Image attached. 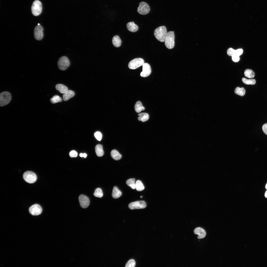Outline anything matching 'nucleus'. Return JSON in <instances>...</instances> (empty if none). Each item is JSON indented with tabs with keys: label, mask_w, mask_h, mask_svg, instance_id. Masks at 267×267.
<instances>
[{
	"label": "nucleus",
	"mask_w": 267,
	"mask_h": 267,
	"mask_svg": "<svg viewBox=\"0 0 267 267\" xmlns=\"http://www.w3.org/2000/svg\"><path fill=\"white\" fill-rule=\"evenodd\" d=\"M50 100L52 103L54 104L58 102H61L62 101V99L59 96L55 95L53 96L51 99Z\"/></svg>",
	"instance_id": "obj_30"
},
{
	"label": "nucleus",
	"mask_w": 267,
	"mask_h": 267,
	"mask_svg": "<svg viewBox=\"0 0 267 267\" xmlns=\"http://www.w3.org/2000/svg\"><path fill=\"white\" fill-rule=\"evenodd\" d=\"M56 90L59 91L61 93L64 94L68 90L67 87L62 84H59L56 86Z\"/></svg>",
	"instance_id": "obj_20"
},
{
	"label": "nucleus",
	"mask_w": 267,
	"mask_h": 267,
	"mask_svg": "<svg viewBox=\"0 0 267 267\" xmlns=\"http://www.w3.org/2000/svg\"><path fill=\"white\" fill-rule=\"evenodd\" d=\"M242 80L243 82L246 85H254L256 83L255 80L254 79H247L245 78H243Z\"/></svg>",
	"instance_id": "obj_28"
},
{
	"label": "nucleus",
	"mask_w": 267,
	"mask_h": 267,
	"mask_svg": "<svg viewBox=\"0 0 267 267\" xmlns=\"http://www.w3.org/2000/svg\"><path fill=\"white\" fill-rule=\"evenodd\" d=\"M266 189H267V184H266Z\"/></svg>",
	"instance_id": "obj_41"
},
{
	"label": "nucleus",
	"mask_w": 267,
	"mask_h": 267,
	"mask_svg": "<svg viewBox=\"0 0 267 267\" xmlns=\"http://www.w3.org/2000/svg\"><path fill=\"white\" fill-rule=\"evenodd\" d=\"M111 154L112 158L115 160H120L122 157L121 155L115 150H112L111 152Z\"/></svg>",
	"instance_id": "obj_22"
},
{
	"label": "nucleus",
	"mask_w": 267,
	"mask_h": 267,
	"mask_svg": "<svg viewBox=\"0 0 267 267\" xmlns=\"http://www.w3.org/2000/svg\"><path fill=\"white\" fill-rule=\"evenodd\" d=\"M30 213L33 216H37L41 214L42 211L41 207L39 204H36L31 206L29 208Z\"/></svg>",
	"instance_id": "obj_10"
},
{
	"label": "nucleus",
	"mask_w": 267,
	"mask_h": 267,
	"mask_svg": "<svg viewBox=\"0 0 267 267\" xmlns=\"http://www.w3.org/2000/svg\"><path fill=\"white\" fill-rule=\"evenodd\" d=\"M93 195L96 197L101 198L103 197V193L102 189L98 188L95 190Z\"/></svg>",
	"instance_id": "obj_29"
},
{
	"label": "nucleus",
	"mask_w": 267,
	"mask_h": 267,
	"mask_svg": "<svg viewBox=\"0 0 267 267\" xmlns=\"http://www.w3.org/2000/svg\"><path fill=\"white\" fill-rule=\"evenodd\" d=\"M40 25V24L39 23H38V25Z\"/></svg>",
	"instance_id": "obj_43"
},
{
	"label": "nucleus",
	"mask_w": 267,
	"mask_h": 267,
	"mask_svg": "<svg viewBox=\"0 0 267 267\" xmlns=\"http://www.w3.org/2000/svg\"><path fill=\"white\" fill-rule=\"evenodd\" d=\"M234 92L237 94L241 96H243L245 94V91L244 88H240L238 87H236L235 89Z\"/></svg>",
	"instance_id": "obj_25"
},
{
	"label": "nucleus",
	"mask_w": 267,
	"mask_h": 267,
	"mask_svg": "<svg viewBox=\"0 0 267 267\" xmlns=\"http://www.w3.org/2000/svg\"><path fill=\"white\" fill-rule=\"evenodd\" d=\"M166 27L164 26H160L156 29L154 33L156 38L161 42H164L167 33Z\"/></svg>",
	"instance_id": "obj_1"
},
{
	"label": "nucleus",
	"mask_w": 267,
	"mask_h": 267,
	"mask_svg": "<svg viewBox=\"0 0 267 267\" xmlns=\"http://www.w3.org/2000/svg\"><path fill=\"white\" fill-rule=\"evenodd\" d=\"M227 53L229 56H232L236 54V50L231 48H229L227 50Z\"/></svg>",
	"instance_id": "obj_32"
},
{
	"label": "nucleus",
	"mask_w": 267,
	"mask_h": 267,
	"mask_svg": "<svg viewBox=\"0 0 267 267\" xmlns=\"http://www.w3.org/2000/svg\"><path fill=\"white\" fill-rule=\"evenodd\" d=\"M146 204L144 201H138L132 202L128 205L129 208L131 210L142 209L145 208Z\"/></svg>",
	"instance_id": "obj_8"
},
{
	"label": "nucleus",
	"mask_w": 267,
	"mask_h": 267,
	"mask_svg": "<svg viewBox=\"0 0 267 267\" xmlns=\"http://www.w3.org/2000/svg\"><path fill=\"white\" fill-rule=\"evenodd\" d=\"M70 62L68 58L66 56H63L59 59L58 65L59 68L62 70H66L70 65Z\"/></svg>",
	"instance_id": "obj_5"
},
{
	"label": "nucleus",
	"mask_w": 267,
	"mask_h": 267,
	"mask_svg": "<svg viewBox=\"0 0 267 267\" xmlns=\"http://www.w3.org/2000/svg\"><path fill=\"white\" fill-rule=\"evenodd\" d=\"M94 135L95 137L98 140L100 141L101 140L102 134L100 132H97L95 133Z\"/></svg>",
	"instance_id": "obj_33"
},
{
	"label": "nucleus",
	"mask_w": 267,
	"mask_h": 267,
	"mask_svg": "<svg viewBox=\"0 0 267 267\" xmlns=\"http://www.w3.org/2000/svg\"><path fill=\"white\" fill-rule=\"evenodd\" d=\"M95 151L96 155L98 156L101 157L104 155V152L103 146L101 144H98L96 146Z\"/></svg>",
	"instance_id": "obj_18"
},
{
	"label": "nucleus",
	"mask_w": 267,
	"mask_h": 267,
	"mask_svg": "<svg viewBox=\"0 0 267 267\" xmlns=\"http://www.w3.org/2000/svg\"><path fill=\"white\" fill-rule=\"evenodd\" d=\"M122 194L121 192L117 187L114 186L113 187L112 194V197L113 198L117 199L120 197Z\"/></svg>",
	"instance_id": "obj_17"
},
{
	"label": "nucleus",
	"mask_w": 267,
	"mask_h": 267,
	"mask_svg": "<svg viewBox=\"0 0 267 267\" xmlns=\"http://www.w3.org/2000/svg\"><path fill=\"white\" fill-rule=\"evenodd\" d=\"M232 57V60L234 62H238L240 60L239 56H238L235 55L233 56Z\"/></svg>",
	"instance_id": "obj_35"
},
{
	"label": "nucleus",
	"mask_w": 267,
	"mask_h": 267,
	"mask_svg": "<svg viewBox=\"0 0 267 267\" xmlns=\"http://www.w3.org/2000/svg\"><path fill=\"white\" fill-rule=\"evenodd\" d=\"M265 197L266 198H267V190L266 191L265 194Z\"/></svg>",
	"instance_id": "obj_39"
},
{
	"label": "nucleus",
	"mask_w": 267,
	"mask_h": 267,
	"mask_svg": "<svg viewBox=\"0 0 267 267\" xmlns=\"http://www.w3.org/2000/svg\"><path fill=\"white\" fill-rule=\"evenodd\" d=\"M43 28L40 25L37 26L34 30V35L35 38L37 40H40L43 38L44 34Z\"/></svg>",
	"instance_id": "obj_11"
},
{
	"label": "nucleus",
	"mask_w": 267,
	"mask_h": 267,
	"mask_svg": "<svg viewBox=\"0 0 267 267\" xmlns=\"http://www.w3.org/2000/svg\"><path fill=\"white\" fill-rule=\"evenodd\" d=\"M69 155L71 157H76L77 156V153L75 151L72 150L70 152Z\"/></svg>",
	"instance_id": "obj_34"
},
{
	"label": "nucleus",
	"mask_w": 267,
	"mask_h": 267,
	"mask_svg": "<svg viewBox=\"0 0 267 267\" xmlns=\"http://www.w3.org/2000/svg\"><path fill=\"white\" fill-rule=\"evenodd\" d=\"M262 129L264 133L267 135V123L263 125Z\"/></svg>",
	"instance_id": "obj_36"
},
{
	"label": "nucleus",
	"mask_w": 267,
	"mask_h": 267,
	"mask_svg": "<svg viewBox=\"0 0 267 267\" xmlns=\"http://www.w3.org/2000/svg\"><path fill=\"white\" fill-rule=\"evenodd\" d=\"M112 42L113 45L116 47H120L121 44V40L117 35L113 37Z\"/></svg>",
	"instance_id": "obj_19"
},
{
	"label": "nucleus",
	"mask_w": 267,
	"mask_h": 267,
	"mask_svg": "<svg viewBox=\"0 0 267 267\" xmlns=\"http://www.w3.org/2000/svg\"><path fill=\"white\" fill-rule=\"evenodd\" d=\"M143 197V196H140V198H142Z\"/></svg>",
	"instance_id": "obj_42"
},
{
	"label": "nucleus",
	"mask_w": 267,
	"mask_h": 267,
	"mask_svg": "<svg viewBox=\"0 0 267 267\" xmlns=\"http://www.w3.org/2000/svg\"><path fill=\"white\" fill-rule=\"evenodd\" d=\"M80 156L81 157H83V154L81 153L80 154Z\"/></svg>",
	"instance_id": "obj_40"
},
{
	"label": "nucleus",
	"mask_w": 267,
	"mask_h": 267,
	"mask_svg": "<svg viewBox=\"0 0 267 267\" xmlns=\"http://www.w3.org/2000/svg\"><path fill=\"white\" fill-rule=\"evenodd\" d=\"M87 156V155L86 153L83 154V157L86 158Z\"/></svg>",
	"instance_id": "obj_38"
},
{
	"label": "nucleus",
	"mask_w": 267,
	"mask_h": 267,
	"mask_svg": "<svg viewBox=\"0 0 267 267\" xmlns=\"http://www.w3.org/2000/svg\"><path fill=\"white\" fill-rule=\"evenodd\" d=\"M134 178H131L128 179L126 181L127 184L133 189H135L136 182Z\"/></svg>",
	"instance_id": "obj_24"
},
{
	"label": "nucleus",
	"mask_w": 267,
	"mask_h": 267,
	"mask_svg": "<svg viewBox=\"0 0 267 267\" xmlns=\"http://www.w3.org/2000/svg\"><path fill=\"white\" fill-rule=\"evenodd\" d=\"M244 74L246 77L250 78L254 77L255 75L254 72L252 70L249 69L245 70Z\"/></svg>",
	"instance_id": "obj_27"
},
{
	"label": "nucleus",
	"mask_w": 267,
	"mask_h": 267,
	"mask_svg": "<svg viewBox=\"0 0 267 267\" xmlns=\"http://www.w3.org/2000/svg\"><path fill=\"white\" fill-rule=\"evenodd\" d=\"M175 35L173 31H170L167 33L164 41L165 45L167 48L172 49L174 47L175 45Z\"/></svg>",
	"instance_id": "obj_2"
},
{
	"label": "nucleus",
	"mask_w": 267,
	"mask_h": 267,
	"mask_svg": "<svg viewBox=\"0 0 267 267\" xmlns=\"http://www.w3.org/2000/svg\"><path fill=\"white\" fill-rule=\"evenodd\" d=\"M138 115L139 116L138 118V120L143 122L147 121L149 118V114L146 113H140L138 114Z\"/></svg>",
	"instance_id": "obj_21"
},
{
	"label": "nucleus",
	"mask_w": 267,
	"mask_h": 267,
	"mask_svg": "<svg viewBox=\"0 0 267 267\" xmlns=\"http://www.w3.org/2000/svg\"><path fill=\"white\" fill-rule=\"evenodd\" d=\"M79 200L80 205L82 208H87L90 204V200L89 198L84 195H81L79 197Z\"/></svg>",
	"instance_id": "obj_12"
},
{
	"label": "nucleus",
	"mask_w": 267,
	"mask_h": 267,
	"mask_svg": "<svg viewBox=\"0 0 267 267\" xmlns=\"http://www.w3.org/2000/svg\"><path fill=\"white\" fill-rule=\"evenodd\" d=\"M142 71L140 73V76L142 77H146L149 76L151 72V68L148 63H144L142 65Z\"/></svg>",
	"instance_id": "obj_13"
},
{
	"label": "nucleus",
	"mask_w": 267,
	"mask_h": 267,
	"mask_svg": "<svg viewBox=\"0 0 267 267\" xmlns=\"http://www.w3.org/2000/svg\"><path fill=\"white\" fill-rule=\"evenodd\" d=\"M75 95L74 92L71 90H68L63 94V98L65 101H67L70 98L73 97Z\"/></svg>",
	"instance_id": "obj_16"
},
{
	"label": "nucleus",
	"mask_w": 267,
	"mask_h": 267,
	"mask_svg": "<svg viewBox=\"0 0 267 267\" xmlns=\"http://www.w3.org/2000/svg\"><path fill=\"white\" fill-rule=\"evenodd\" d=\"M150 10V7L147 3L144 2L140 3L137 10L139 13L142 15H146L149 12Z\"/></svg>",
	"instance_id": "obj_9"
},
{
	"label": "nucleus",
	"mask_w": 267,
	"mask_h": 267,
	"mask_svg": "<svg viewBox=\"0 0 267 267\" xmlns=\"http://www.w3.org/2000/svg\"><path fill=\"white\" fill-rule=\"evenodd\" d=\"M42 10V6L41 2L38 0L34 1L31 7L32 14L35 16H38L41 14Z\"/></svg>",
	"instance_id": "obj_3"
},
{
	"label": "nucleus",
	"mask_w": 267,
	"mask_h": 267,
	"mask_svg": "<svg viewBox=\"0 0 267 267\" xmlns=\"http://www.w3.org/2000/svg\"><path fill=\"white\" fill-rule=\"evenodd\" d=\"M11 99L10 94L8 92H4L1 93L0 95V106H4L10 102Z\"/></svg>",
	"instance_id": "obj_6"
},
{
	"label": "nucleus",
	"mask_w": 267,
	"mask_h": 267,
	"mask_svg": "<svg viewBox=\"0 0 267 267\" xmlns=\"http://www.w3.org/2000/svg\"><path fill=\"white\" fill-rule=\"evenodd\" d=\"M127 27L128 30L132 32H136L138 29V26L135 24L134 22H130L128 23L127 25Z\"/></svg>",
	"instance_id": "obj_15"
},
{
	"label": "nucleus",
	"mask_w": 267,
	"mask_h": 267,
	"mask_svg": "<svg viewBox=\"0 0 267 267\" xmlns=\"http://www.w3.org/2000/svg\"><path fill=\"white\" fill-rule=\"evenodd\" d=\"M144 61L142 58H137L131 61L128 64L129 68L131 69H135L142 66L144 63Z\"/></svg>",
	"instance_id": "obj_7"
},
{
	"label": "nucleus",
	"mask_w": 267,
	"mask_h": 267,
	"mask_svg": "<svg viewBox=\"0 0 267 267\" xmlns=\"http://www.w3.org/2000/svg\"><path fill=\"white\" fill-rule=\"evenodd\" d=\"M243 53V50L242 49H239L236 50V55L239 56Z\"/></svg>",
	"instance_id": "obj_37"
},
{
	"label": "nucleus",
	"mask_w": 267,
	"mask_h": 267,
	"mask_svg": "<svg viewBox=\"0 0 267 267\" xmlns=\"http://www.w3.org/2000/svg\"><path fill=\"white\" fill-rule=\"evenodd\" d=\"M194 233L195 234L198 235L197 238L199 239L204 238L206 235L205 230L202 228L200 227L195 228L194 230Z\"/></svg>",
	"instance_id": "obj_14"
},
{
	"label": "nucleus",
	"mask_w": 267,
	"mask_h": 267,
	"mask_svg": "<svg viewBox=\"0 0 267 267\" xmlns=\"http://www.w3.org/2000/svg\"><path fill=\"white\" fill-rule=\"evenodd\" d=\"M145 188L144 187L142 182L139 180H137L136 182L135 189L138 191L143 190Z\"/></svg>",
	"instance_id": "obj_26"
},
{
	"label": "nucleus",
	"mask_w": 267,
	"mask_h": 267,
	"mask_svg": "<svg viewBox=\"0 0 267 267\" xmlns=\"http://www.w3.org/2000/svg\"><path fill=\"white\" fill-rule=\"evenodd\" d=\"M23 179L26 182L30 183L35 182L37 179L36 174L34 172L30 171L25 172L23 175Z\"/></svg>",
	"instance_id": "obj_4"
},
{
	"label": "nucleus",
	"mask_w": 267,
	"mask_h": 267,
	"mask_svg": "<svg viewBox=\"0 0 267 267\" xmlns=\"http://www.w3.org/2000/svg\"><path fill=\"white\" fill-rule=\"evenodd\" d=\"M134 109L136 112L139 113L142 111L144 110H145V108L142 106L141 102L140 101H138L135 104Z\"/></svg>",
	"instance_id": "obj_23"
},
{
	"label": "nucleus",
	"mask_w": 267,
	"mask_h": 267,
	"mask_svg": "<svg viewBox=\"0 0 267 267\" xmlns=\"http://www.w3.org/2000/svg\"><path fill=\"white\" fill-rule=\"evenodd\" d=\"M135 265V262L134 260L131 259L129 260L126 263V267H134Z\"/></svg>",
	"instance_id": "obj_31"
}]
</instances>
